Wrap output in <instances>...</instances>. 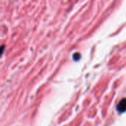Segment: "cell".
Returning a JSON list of instances; mask_svg holds the SVG:
<instances>
[{
	"mask_svg": "<svg viewBox=\"0 0 126 126\" xmlns=\"http://www.w3.org/2000/svg\"><path fill=\"white\" fill-rule=\"evenodd\" d=\"M80 53H75L73 54V60L74 61H78V60L80 59Z\"/></svg>",
	"mask_w": 126,
	"mask_h": 126,
	"instance_id": "7a4b0ae2",
	"label": "cell"
},
{
	"mask_svg": "<svg viewBox=\"0 0 126 126\" xmlns=\"http://www.w3.org/2000/svg\"><path fill=\"white\" fill-rule=\"evenodd\" d=\"M4 48H5V46H4V45L0 46V57H2V54H3V53H4Z\"/></svg>",
	"mask_w": 126,
	"mask_h": 126,
	"instance_id": "3957f363",
	"label": "cell"
},
{
	"mask_svg": "<svg viewBox=\"0 0 126 126\" xmlns=\"http://www.w3.org/2000/svg\"><path fill=\"white\" fill-rule=\"evenodd\" d=\"M116 109H117V111L119 112H120V113H122V112H125L126 111V98L122 99L119 102Z\"/></svg>",
	"mask_w": 126,
	"mask_h": 126,
	"instance_id": "6da1fadb",
	"label": "cell"
}]
</instances>
